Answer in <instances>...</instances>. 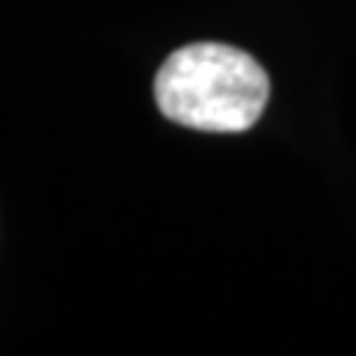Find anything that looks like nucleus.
<instances>
[{
  "mask_svg": "<svg viewBox=\"0 0 356 356\" xmlns=\"http://www.w3.org/2000/svg\"><path fill=\"white\" fill-rule=\"evenodd\" d=\"M270 77L247 51L222 42H196L170 54L154 77L161 113L184 128L241 134L261 119Z\"/></svg>",
  "mask_w": 356,
  "mask_h": 356,
  "instance_id": "nucleus-1",
  "label": "nucleus"
}]
</instances>
